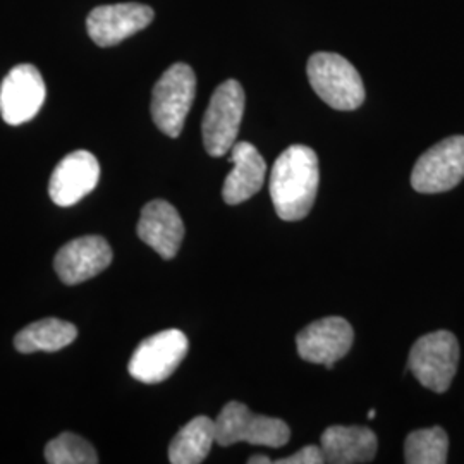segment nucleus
Here are the masks:
<instances>
[{
    "instance_id": "obj_23",
    "label": "nucleus",
    "mask_w": 464,
    "mask_h": 464,
    "mask_svg": "<svg viewBox=\"0 0 464 464\" xmlns=\"http://www.w3.org/2000/svg\"><path fill=\"white\" fill-rule=\"evenodd\" d=\"M375 415H377V411H375V410H370V411H368V418H370V420H373Z\"/></svg>"
},
{
    "instance_id": "obj_16",
    "label": "nucleus",
    "mask_w": 464,
    "mask_h": 464,
    "mask_svg": "<svg viewBox=\"0 0 464 464\" xmlns=\"http://www.w3.org/2000/svg\"><path fill=\"white\" fill-rule=\"evenodd\" d=\"M377 435L366 427L334 425L322 433L320 448L325 463H370L377 454Z\"/></svg>"
},
{
    "instance_id": "obj_15",
    "label": "nucleus",
    "mask_w": 464,
    "mask_h": 464,
    "mask_svg": "<svg viewBox=\"0 0 464 464\" xmlns=\"http://www.w3.org/2000/svg\"><path fill=\"white\" fill-rule=\"evenodd\" d=\"M229 160L232 170L226 178L222 197L227 205H239L262 189L266 164L260 151L248 141L234 143Z\"/></svg>"
},
{
    "instance_id": "obj_7",
    "label": "nucleus",
    "mask_w": 464,
    "mask_h": 464,
    "mask_svg": "<svg viewBox=\"0 0 464 464\" xmlns=\"http://www.w3.org/2000/svg\"><path fill=\"white\" fill-rule=\"evenodd\" d=\"M464 179V136H449L416 160L411 186L418 193H444Z\"/></svg>"
},
{
    "instance_id": "obj_22",
    "label": "nucleus",
    "mask_w": 464,
    "mask_h": 464,
    "mask_svg": "<svg viewBox=\"0 0 464 464\" xmlns=\"http://www.w3.org/2000/svg\"><path fill=\"white\" fill-rule=\"evenodd\" d=\"M272 461L266 458V456H260V454H256V456H253V458H249L248 464H270Z\"/></svg>"
},
{
    "instance_id": "obj_9",
    "label": "nucleus",
    "mask_w": 464,
    "mask_h": 464,
    "mask_svg": "<svg viewBox=\"0 0 464 464\" xmlns=\"http://www.w3.org/2000/svg\"><path fill=\"white\" fill-rule=\"evenodd\" d=\"M47 88L40 71L32 64L13 67L0 86V114L2 119L19 126L32 121L42 109Z\"/></svg>"
},
{
    "instance_id": "obj_4",
    "label": "nucleus",
    "mask_w": 464,
    "mask_h": 464,
    "mask_svg": "<svg viewBox=\"0 0 464 464\" xmlns=\"http://www.w3.org/2000/svg\"><path fill=\"white\" fill-rule=\"evenodd\" d=\"M216 439L222 448L237 442L282 448L291 439V430L284 420L255 415L243 402L231 401L216 418Z\"/></svg>"
},
{
    "instance_id": "obj_6",
    "label": "nucleus",
    "mask_w": 464,
    "mask_h": 464,
    "mask_svg": "<svg viewBox=\"0 0 464 464\" xmlns=\"http://www.w3.org/2000/svg\"><path fill=\"white\" fill-rule=\"evenodd\" d=\"M245 90L239 82L227 80L218 84L203 116V145L212 157L231 151L245 114Z\"/></svg>"
},
{
    "instance_id": "obj_14",
    "label": "nucleus",
    "mask_w": 464,
    "mask_h": 464,
    "mask_svg": "<svg viewBox=\"0 0 464 464\" xmlns=\"http://www.w3.org/2000/svg\"><path fill=\"white\" fill-rule=\"evenodd\" d=\"M136 231L164 260H172L183 243V218L166 199H153L143 207Z\"/></svg>"
},
{
    "instance_id": "obj_2",
    "label": "nucleus",
    "mask_w": 464,
    "mask_h": 464,
    "mask_svg": "<svg viewBox=\"0 0 464 464\" xmlns=\"http://www.w3.org/2000/svg\"><path fill=\"white\" fill-rule=\"evenodd\" d=\"M316 95L335 111H356L365 102V84L356 67L339 53L316 52L306 66Z\"/></svg>"
},
{
    "instance_id": "obj_5",
    "label": "nucleus",
    "mask_w": 464,
    "mask_h": 464,
    "mask_svg": "<svg viewBox=\"0 0 464 464\" xmlns=\"http://www.w3.org/2000/svg\"><path fill=\"white\" fill-rule=\"evenodd\" d=\"M459 343L449 331L425 334L413 344L408 368L418 382L437 394L446 392L458 372Z\"/></svg>"
},
{
    "instance_id": "obj_11",
    "label": "nucleus",
    "mask_w": 464,
    "mask_h": 464,
    "mask_svg": "<svg viewBox=\"0 0 464 464\" xmlns=\"http://www.w3.org/2000/svg\"><path fill=\"white\" fill-rule=\"evenodd\" d=\"M353 341L354 332L348 320L341 316H327L299 332L296 346L304 362L325 365L332 370L335 362L348 354Z\"/></svg>"
},
{
    "instance_id": "obj_18",
    "label": "nucleus",
    "mask_w": 464,
    "mask_h": 464,
    "mask_svg": "<svg viewBox=\"0 0 464 464\" xmlns=\"http://www.w3.org/2000/svg\"><path fill=\"white\" fill-rule=\"evenodd\" d=\"M78 337V329L59 318L38 320L14 337V346L19 353H36V351H61L72 344Z\"/></svg>"
},
{
    "instance_id": "obj_17",
    "label": "nucleus",
    "mask_w": 464,
    "mask_h": 464,
    "mask_svg": "<svg viewBox=\"0 0 464 464\" xmlns=\"http://www.w3.org/2000/svg\"><path fill=\"white\" fill-rule=\"evenodd\" d=\"M214 444H217L216 420L197 416L172 439L169 446V461L172 464L203 463Z\"/></svg>"
},
{
    "instance_id": "obj_10",
    "label": "nucleus",
    "mask_w": 464,
    "mask_h": 464,
    "mask_svg": "<svg viewBox=\"0 0 464 464\" xmlns=\"http://www.w3.org/2000/svg\"><path fill=\"white\" fill-rule=\"evenodd\" d=\"M153 17V9L138 2L99 5L88 14L86 30L99 47H114L145 30Z\"/></svg>"
},
{
    "instance_id": "obj_1",
    "label": "nucleus",
    "mask_w": 464,
    "mask_h": 464,
    "mask_svg": "<svg viewBox=\"0 0 464 464\" xmlns=\"http://www.w3.org/2000/svg\"><path fill=\"white\" fill-rule=\"evenodd\" d=\"M320 183L315 151L304 145L284 150L270 176V197L277 216L296 222L310 214Z\"/></svg>"
},
{
    "instance_id": "obj_19",
    "label": "nucleus",
    "mask_w": 464,
    "mask_h": 464,
    "mask_svg": "<svg viewBox=\"0 0 464 464\" xmlns=\"http://www.w3.org/2000/svg\"><path fill=\"white\" fill-rule=\"evenodd\" d=\"M448 433L440 427L411 431L404 444L408 464H444L448 461Z\"/></svg>"
},
{
    "instance_id": "obj_20",
    "label": "nucleus",
    "mask_w": 464,
    "mask_h": 464,
    "mask_svg": "<svg viewBox=\"0 0 464 464\" xmlns=\"http://www.w3.org/2000/svg\"><path fill=\"white\" fill-rule=\"evenodd\" d=\"M45 461L50 464H97L99 456L86 439L64 431L47 444Z\"/></svg>"
},
{
    "instance_id": "obj_21",
    "label": "nucleus",
    "mask_w": 464,
    "mask_h": 464,
    "mask_svg": "<svg viewBox=\"0 0 464 464\" xmlns=\"http://www.w3.org/2000/svg\"><path fill=\"white\" fill-rule=\"evenodd\" d=\"M325 458L320 446H306V448L299 449L298 452H295L289 458L279 459L277 464H324Z\"/></svg>"
},
{
    "instance_id": "obj_13",
    "label": "nucleus",
    "mask_w": 464,
    "mask_h": 464,
    "mask_svg": "<svg viewBox=\"0 0 464 464\" xmlns=\"http://www.w3.org/2000/svg\"><path fill=\"white\" fill-rule=\"evenodd\" d=\"M112 262V249L102 236H83L57 251L53 266L67 285L82 284L102 274Z\"/></svg>"
},
{
    "instance_id": "obj_8",
    "label": "nucleus",
    "mask_w": 464,
    "mask_h": 464,
    "mask_svg": "<svg viewBox=\"0 0 464 464\" xmlns=\"http://www.w3.org/2000/svg\"><path fill=\"white\" fill-rule=\"evenodd\" d=\"M188 348V337L178 329L153 334L134 349L128 365L130 375L143 383L167 381L181 365Z\"/></svg>"
},
{
    "instance_id": "obj_3",
    "label": "nucleus",
    "mask_w": 464,
    "mask_h": 464,
    "mask_svg": "<svg viewBox=\"0 0 464 464\" xmlns=\"http://www.w3.org/2000/svg\"><path fill=\"white\" fill-rule=\"evenodd\" d=\"M197 93L195 71L184 63L167 69L153 86L151 119L162 133L178 138L184 128Z\"/></svg>"
},
{
    "instance_id": "obj_12",
    "label": "nucleus",
    "mask_w": 464,
    "mask_h": 464,
    "mask_svg": "<svg viewBox=\"0 0 464 464\" xmlns=\"http://www.w3.org/2000/svg\"><path fill=\"white\" fill-rule=\"evenodd\" d=\"M99 179L97 157L86 150L71 151L50 176V198L59 207H72L97 188Z\"/></svg>"
}]
</instances>
